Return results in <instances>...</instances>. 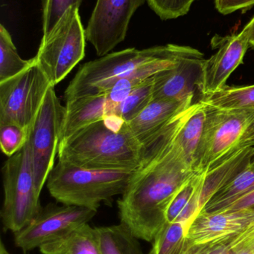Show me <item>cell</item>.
Returning a JSON list of instances; mask_svg holds the SVG:
<instances>
[{
    "label": "cell",
    "instance_id": "1",
    "mask_svg": "<svg viewBox=\"0 0 254 254\" xmlns=\"http://www.w3.org/2000/svg\"><path fill=\"white\" fill-rule=\"evenodd\" d=\"M185 121L179 115L143 146L141 163L118 200L120 223L139 240H155L176 192L195 173L175 146Z\"/></svg>",
    "mask_w": 254,
    "mask_h": 254
},
{
    "label": "cell",
    "instance_id": "2",
    "mask_svg": "<svg viewBox=\"0 0 254 254\" xmlns=\"http://www.w3.org/2000/svg\"><path fill=\"white\" fill-rule=\"evenodd\" d=\"M58 161L82 168L108 171H134L140 166L143 146L125 122L119 130L104 121L90 124L61 142Z\"/></svg>",
    "mask_w": 254,
    "mask_h": 254
},
{
    "label": "cell",
    "instance_id": "3",
    "mask_svg": "<svg viewBox=\"0 0 254 254\" xmlns=\"http://www.w3.org/2000/svg\"><path fill=\"white\" fill-rule=\"evenodd\" d=\"M204 58L189 46L168 44L139 50L135 48L107 54L84 64L64 92L66 103L84 97L105 93L121 79L149 63L162 59Z\"/></svg>",
    "mask_w": 254,
    "mask_h": 254
},
{
    "label": "cell",
    "instance_id": "4",
    "mask_svg": "<svg viewBox=\"0 0 254 254\" xmlns=\"http://www.w3.org/2000/svg\"><path fill=\"white\" fill-rule=\"evenodd\" d=\"M134 171H108L82 168L58 161L46 187L58 202L97 210L125 192Z\"/></svg>",
    "mask_w": 254,
    "mask_h": 254
},
{
    "label": "cell",
    "instance_id": "5",
    "mask_svg": "<svg viewBox=\"0 0 254 254\" xmlns=\"http://www.w3.org/2000/svg\"><path fill=\"white\" fill-rule=\"evenodd\" d=\"M204 105V131L194 164L197 173H207L242 151L254 148V110Z\"/></svg>",
    "mask_w": 254,
    "mask_h": 254
},
{
    "label": "cell",
    "instance_id": "6",
    "mask_svg": "<svg viewBox=\"0 0 254 254\" xmlns=\"http://www.w3.org/2000/svg\"><path fill=\"white\" fill-rule=\"evenodd\" d=\"M2 176L3 229L14 234L32 222L43 208L28 142L17 153L8 157L3 165Z\"/></svg>",
    "mask_w": 254,
    "mask_h": 254
},
{
    "label": "cell",
    "instance_id": "7",
    "mask_svg": "<svg viewBox=\"0 0 254 254\" xmlns=\"http://www.w3.org/2000/svg\"><path fill=\"white\" fill-rule=\"evenodd\" d=\"M79 7L71 6L46 37H42L35 63L52 86L62 81L85 56L86 31Z\"/></svg>",
    "mask_w": 254,
    "mask_h": 254
},
{
    "label": "cell",
    "instance_id": "8",
    "mask_svg": "<svg viewBox=\"0 0 254 254\" xmlns=\"http://www.w3.org/2000/svg\"><path fill=\"white\" fill-rule=\"evenodd\" d=\"M66 116V107L60 102L55 86H51L43 105L29 128V146L37 190L41 193L55 167Z\"/></svg>",
    "mask_w": 254,
    "mask_h": 254
},
{
    "label": "cell",
    "instance_id": "9",
    "mask_svg": "<svg viewBox=\"0 0 254 254\" xmlns=\"http://www.w3.org/2000/svg\"><path fill=\"white\" fill-rule=\"evenodd\" d=\"M51 86L35 60L20 74L0 83V125L14 124L29 129Z\"/></svg>",
    "mask_w": 254,
    "mask_h": 254
},
{
    "label": "cell",
    "instance_id": "10",
    "mask_svg": "<svg viewBox=\"0 0 254 254\" xmlns=\"http://www.w3.org/2000/svg\"><path fill=\"white\" fill-rule=\"evenodd\" d=\"M97 210L73 205L49 204L25 228L14 233L15 246L24 252L40 249L74 228L89 223Z\"/></svg>",
    "mask_w": 254,
    "mask_h": 254
},
{
    "label": "cell",
    "instance_id": "11",
    "mask_svg": "<svg viewBox=\"0 0 254 254\" xmlns=\"http://www.w3.org/2000/svg\"><path fill=\"white\" fill-rule=\"evenodd\" d=\"M146 1L97 0L85 31L98 56H105L124 41L133 15Z\"/></svg>",
    "mask_w": 254,
    "mask_h": 254
},
{
    "label": "cell",
    "instance_id": "12",
    "mask_svg": "<svg viewBox=\"0 0 254 254\" xmlns=\"http://www.w3.org/2000/svg\"><path fill=\"white\" fill-rule=\"evenodd\" d=\"M217 46V52L204 60L200 87L201 97L224 89L230 76L243 64L245 55L250 47L247 28L245 27L239 34L223 37L218 42Z\"/></svg>",
    "mask_w": 254,
    "mask_h": 254
},
{
    "label": "cell",
    "instance_id": "13",
    "mask_svg": "<svg viewBox=\"0 0 254 254\" xmlns=\"http://www.w3.org/2000/svg\"><path fill=\"white\" fill-rule=\"evenodd\" d=\"M254 222V208L200 213L186 230V243L199 245L222 241L244 231Z\"/></svg>",
    "mask_w": 254,
    "mask_h": 254
},
{
    "label": "cell",
    "instance_id": "14",
    "mask_svg": "<svg viewBox=\"0 0 254 254\" xmlns=\"http://www.w3.org/2000/svg\"><path fill=\"white\" fill-rule=\"evenodd\" d=\"M204 60L183 58L154 75L153 99H195V91L200 93Z\"/></svg>",
    "mask_w": 254,
    "mask_h": 254
},
{
    "label": "cell",
    "instance_id": "15",
    "mask_svg": "<svg viewBox=\"0 0 254 254\" xmlns=\"http://www.w3.org/2000/svg\"><path fill=\"white\" fill-rule=\"evenodd\" d=\"M194 100L153 99L127 125L133 136L143 146L177 115L198 102Z\"/></svg>",
    "mask_w": 254,
    "mask_h": 254
},
{
    "label": "cell",
    "instance_id": "16",
    "mask_svg": "<svg viewBox=\"0 0 254 254\" xmlns=\"http://www.w3.org/2000/svg\"><path fill=\"white\" fill-rule=\"evenodd\" d=\"M110 113V104L106 93L67 102L61 141L80 128L102 120Z\"/></svg>",
    "mask_w": 254,
    "mask_h": 254
},
{
    "label": "cell",
    "instance_id": "17",
    "mask_svg": "<svg viewBox=\"0 0 254 254\" xmlns=\"http://www.w3.org/2000/svg\"><path fill=\"white\" fill-rule=\"evenodd\" d=\"M43 254H101L95 228L88 223L40 248Z\"/></svg>",
    "mask_w": 254,
    "mask_h": 254
},
{
    "label": "cell",
    "instance_id": "18",
    "mask_svg": "<svg viewBox=\"0 0 254 254\" xmlns=\"http://www.w3.org/2000/svg\"><path fill=\"white\" fill-rule=\"evenodd\" d=\"M201 178V173H195L187 179L176 192L167 210V222L183 224L186 232L200 213L198 190Z\"/></svg>",
    "mask_w": 254,
    "mask_h": 254
},
{
    "label": "cell",
    "instance_id": "19",
    "mask_svg": "<svg viewBox=\"0 0 254 254\" xmlns=\"http://www.w3.org/2000/svg\"><path fill=\"white\" fill-rule=\"evenodd\" d=\"M254 190V165L249 163L246 168L209 200L200 213H213L223 211L234 201Z\"/></svg>",
    "mask_w": 254,
    "mask_h": 254
},
{
    "label": "cell",
    "instance_id": "20",
    "mask_svg": "<svg viewBox=\"0 0 254 254\" xmlns=\"http://www.w3.org/2000/svg\"><path fill=\"white\" fill-rule=\"evenodd\" d=\"M95 228L101 254H144L139 239L123 224Z\"/></svg>",
    "mask_w": 254,
    "mask_h": 254
},
{
    "label": "cell",
    "instance_id": "21",
    "mask_svg": "<svg viewBox=\"0 0 254 254\" xmlns=\"http://www.w3.org/2000/svg\"><path fill=\"white\" fill-rule=\"evenodd\" d=\"M200 101L226 110H254V85L240 87L225 86L216 93L204 95Z\"/></svg>",
    "mask_w": 254,
    "mask_h": 254
},
{
    "label": "cell",
    "instance_id": "22",
    "mask_svg": "<svg viewBox=\"0 0 254 254\" xmlns=\"http://www.w3.org/2000/svg\"><path fill=\"white\" fill-rule=\"evenodd\" d=\"M34 58H20L7 29L0 25V83L22 73L34 64Z\"/></svg>",
    "mask_w": 254,
    "mask_h": 254
},
{
    "label": "cell",
    "instance_id": "23",
    "mask_svg": "<svg viewBox=\"0 0 254 254\" xmlns=\"http://www.w3.org/2000/svg\"><path fill=\"white\" fill-rule=\"evenodd\" d=\"M186 228L180 222H166L152 241L150 254H183Z\"/></svg>",
    "mask_w": 254,
    "mask_h": 254
},
{
    "label": "cell",
    "instance_id": "24",
    "mask_svg": "<svg viewBox=\"0 0 254 254\" xmlns=\"http://www.w3.org/2000/svg\"><path fill=\"white\" fill-rule=\"evenodd\" d=\"M153 87L154 77H152L137 86L110 116L119 118L125 122H130L153 100Z\"/></svg>",
    "mask_w": 254,
    "mask_h": 254
},
{
    "label": "cell",
    "instance_id": "25",
    "mask_svg": "<svg viewBox=\"0 0 254 254\" xmlns=\"http://www.w3.org/2000/svg\"><path fill=\"white\" fill-rule=\"evenodd\" d=\"M29 129L14 124L0 125V146L7 157L17 153L28 140Z\"/></svg>",
    "mask_w": 254,
    "mask_h": 254
},
{
    "label": "cell",
    "instance_id": "26",
    "mask_svg": "<svg viewBox=\"0 0 254 254\" xmlns=\"http://www.w3.org/2000/svg\"><path fill=\"white\" fill-rule=\"evenodd\" d=\"M82 0H44L43 11V37L52 31L66 10L71 6L80 7Z\"/></svg>",
    "mask_w": 254,
    "mask_h": 254
},
{
    "label": "cell",
    "instance_id": "27",
    "mask_svg": "<svg viewBox=\"0 0 254 254\" xmlns=\"http://www.w3.org/2000/svg\"><path fill=\"white\" fill-rule=\"evenodd\" d=\"M149 7L163 20L176 19L189 11L194 0H147Z\"/></svg>",
    "mask_w": 254,
    "mask_h": 254
},
{
    "label": "cell",
    "instance_id": "28",
    "mask_svg": "<svg viewBox=\"0 0 254 254\" xmlns=\"http://www.w3.org/2000/svg\"><path fill=\"white\" fill-rule=\"evenodd\" d=\"M224 241L231 254H254V222L244 231Z\"/></svg>",
    "mask_w": 254,
    "mask_h": 254
},
{
    "label": "cell",
    "instance_id": "29",
    "mask_svg": "<svg viewBox=\"0 0 254 254\" xmlns=\"http://www.w3.org/2000/svg\"><path fill=\"white\" fill-rule=\"evenodd\" d=\"M183 254H231L224 240L206 244L189 245L186 243Z\"/></svg>",
    "mask_w": 254,
    "mask_h": 254
},
{
    "label": "cell",
    "instance_id": "30",
    "mask_svg": "<svg viewBox=\"0 0 254 254\" xmlns=\"http://www.w3.org/2000/svg\"><path fill=\"white\" fill-rule=\"evenodd\" d=\"M215 5L219 13L228 15L237 10L252 8L254 0H215Z\"/></svg>",
    "mask_w": 254,
    "mask_h": 254
},
{
    "label": "cell",
    "instance_id": "31",
    "mask_svg": "<svg viewBox=\"0 0 254 254\" xmlns=\"http://www.w3.org/2000/svg\"><path fill=\"white\" fill-rule=\"evenodd\" d=\"M249 208H254V190L252 192L246 194L244 196L234 201L233 204H231L229 207H227L223 211H234V210H244V209Z\"/></svg>",
    "mask_w": 254,
    "mask_h": 254
},
{
    "label": "cell",
    "instance_id": "32",
    "mask_svg": "<svg viewBox=\"0 0 254 254\" xmlns=\"http://www.w3.org/2000/svg\"><path fill=\"white\" fill-rule=\"evenodd\" d=\"M246 27L248 29V32H249L250 47L254 50V16L252 18V20L246 25Z\"/></svg>",
    "mask_w": 254,
    "mask_h": 254
},
{
    "label": "cell",
    "instance_id": "33",
    "mask_svg": "<svg viewBox=\"0 0 254 254\" xmlns=\"http://www.w3.org/2000/svg\"><path fill=\"white\" fill-rule=\"evenodd\" d=\"M0 254H11L7 252L2 241H1V244H0Z\"/></svg>",
    "mask_w": 254,
    "mask_h": 254
},
{
    "label": "cell",
    "instance_id": "34",
    "mask_svg": "<svg viewBox=\"0 0 254 254\" xmlns=\"http://www.w3.org/2000/svg\"><path fill=\"white\" fill-rule=\"evenodd\" d=\"M250 164L254 165V148L253 149V152H252V158H251Z\"/></svg>",
    "mask_w": 254,
    "mask_h": 254
},
{
    "label": "cell",
    "instance_id": "35",
    "mask_svg": "<svg viewBox=\"0 0 254 254\" xmlns=\"http://www.w3.org/2000/svg\"><path fill=\"white\" fill-rule=\"evenodd\" d=\"M194 1H195V0H194Z\"/></svg>",
    "mask_w": 254,
    "mask_h": 254
}]
</instances>
